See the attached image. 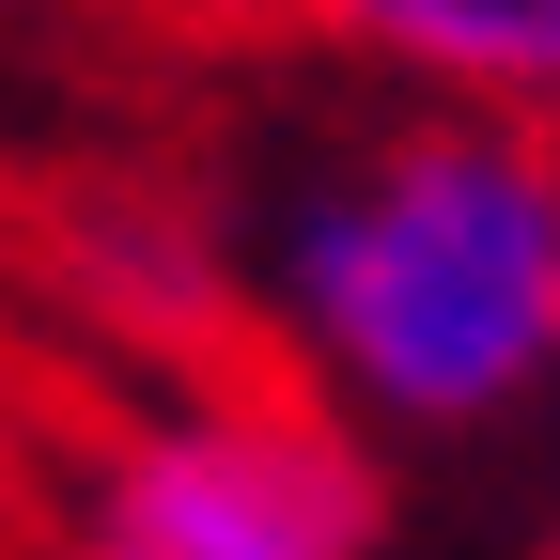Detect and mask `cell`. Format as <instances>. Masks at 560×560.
<instances>
[{
    "instance_id": "6da1fadb",
    "label": "cell",
    "mask_w": 560,
    "mask_h": 560,
    "mask_svg": "<svg viewBox=\"0 0 560 560\" xmlns=\"http://www.w3.org/2000/svg\"><path fill=\"white\" fill-rule=\"evenodd\" d=\"M249 280L342 436H482L560 389V140L374 94L265 187Z\"/></svg>"
},
{
    "instance_id": "7a4b0ae2",
    "label": "cell",
    "mask_w": 560,
    "mask_h": 560,
    "mask_svg": "<svg viewBox=\"0 0 560 560\" xmlns=\"http://www.w3.org/2000/svg\"><path fill=\"white\" fill-rule=\"evenodd\" d=\"M62 560H374V467L296 389H156L79 452Z\"/></svg>"
},
{
    "instance_id": "277c9868",
    "label": "cell",
    "mask_w": 560,
    "mask_h": 560,
    "mask_svg": "<svg viewBox=\"0 0 560 560\" xmlns=\"http://www.w3.org/2000/svg\"><path fill=\"white\" fill-rule=\"evenodd\" d=\"M545 560H560V545H545Z\"/></svg>"
},
{
    "instance_id": "3957f363",
    "label": "cell",
    "mask_w": 560,
    "mask_h": 560,
    "mask_svg": "<svg viewBox=\"0 0 560 560\" xmlns=\"http://www.w3.org/2000/svg\"><path fill=\"white\" fill-rule=\"evenodd\" d=\"M296 32L342 47L374 94L499 109L560 140V0H296Z\"/></svg>"
}]
</instances>
